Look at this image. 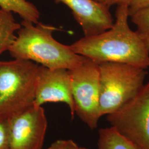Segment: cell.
Here are the masks:
<instances>
[{
	"instance_id": "cell-13",
	"label": "cell",
	"mask_w": 149,
	"mask_h": 149,
	"mask_svg": "<svg viewBox=\"0 0 149 149\" xmlns=\"http://www.w3.org/2000/svg\"><path fill=\"white\" fill-rule=\"evenodd\" d=\"M130 17L136 27V32L149 51V8L139 11Z\"/></svg>"
},
{
	"instance_id": "cell-15",
	"label": "cell",
	"mask_w": 149,
	"mask_h": 149,
	"mask_svg": "<svg viewBox=\"0 0 149 149\" xmlns=\"http://www.w3.org/2000/svg\"><path fill=\"white\" fill-rule=\"evenodd\" d=\"M149 8V0H129L128 12L129 17L139 11Z\"/></svg>"
},
{
	"instance_id": "cell-16",
	"label": "cell",
	"mask_w": 149,
	"mask_h": 149,
	"mask_svg": "<svg viewBox=\"0 0 149 149\" xmlns=\"http://www.w3.org/2000/svg\"><path fill=\"white\" fill-rule=\"evenodd\" d=\"M47 149H80V147L72 140H58Z\"/></svg>"
},
{
	"instance_id": "cell-18",
	"label": "cell",
	"mask_w": 149,
	"mask_h": 149,
	"mask_svg": "<svg viewBox=\"0 0 149 149\" xmlns=\"http://www.w3.org/2000/svg\"><path fill=\"white\" fill-rule=\"evenodd\" d=\"M80 149H90L88 148H80Z\"/></svg>"
},
{
	"instance_id": "cell-11",
	"label": "cell",
	"mask_w": 149,
	"mask_h": 149,
	"mask_svg": "<svg viewBox=\"0 0 149 149\" xmlns=\"http://www.w3.org/2000/svg\"><path fill=\"white\" fill-rule=\"evenodd\" d=\"M0 8L18 14L23 21L37 23L40 13L36 6L27 0H0Z\"/></svg>"
},
{
	"instance_id": "cell-10",
	"label": "cell",
	"mask_w": 149,
	"mask_h": 149,
	"mask_svg": "<svg viewBox=\"0 0 149 149\" xmlns=\"http://www.w3.org/2000/svg\"><path fill=\"white\" fill-rule=\"evenodd\" d=\"M21 27L12 12L0 8V55L10 48L16 40L15 33Z\"/></svg>"
},
{
	"instance_id": "cell-4",
	"label": "cell",
	"mask_w": 149,
	"mask_h": 149,
	"mask_svg": "<svg viewBox=\"0 0 149 149\" xmlns=\"http://www.w3.org/2000/svg\"><path fill=\"white\" fill-rule=\"evenodd\" d=\"M100 66L99 110L101 117L120 109L145 85L146 69L130 64L106 62Z\"/></svg>"
},
{
	"instance_id": "cell-12",
	"label": "cell",
	"mask_w": 149,
	"mask_h": 149,
	"mask_svg": "<svg viewBox=\"0 0 149 149\" xmlns=\"http://www.w3.org/2000/svg\"><path fill=\"white\" fill-rule=\"evenodd\" d=\"M98 136V149H138L111 126L101 129Z\"/></svg>"
},
{
	"instance_id": "cell-1",
	"label": "cell",
	"mask_w": 149,
	"mask_h": 149,
	"mask_svg": "<svg viewBox=\"0 0 149 149\" xmlns=\"http://www.w3.org/2000/svg\"><path fill=\"white\" fill-rule=\"evenodd\" d=\"M128 5V3L117 5L116 20L110 29L84 37L69 45L70 48L98 64L114 62L149 68V51L138 33L129 25Z\"/></svg>"
},
{
	"instance_id": "cell-3",
	"label": "cell",
	"mask_w": 149,
	"mask_h": 149,
	"mask_svg": "<svg viewBox=\"0 0 149 149\" xmlns=\"http://www.w3.org/2000/svg\"><path fill=\"white\" fill-rule=\"evenodd\" d=\"M38 66L26 60L0 61V119L8 120L34 104Z\"/></svg>"
},
{
	"instance_id": "cell-8",
	"label": "cell",
	"mask_w": 149,
	"mask_h": 149,
	"mask_svg": "<svg viewBox=\"0 0 149 149\" xmlns=\"http://www.w3.org/2000/svg\"><path fill=\"white\" fill-rule=\"evenodd\" d=\"M48 102L66 103L69 107L72 117H74V102L68 70L49 69L39 65L34 104L42 106Z\"/></svg>"
},
{
	"instance_id": "cell-6",
	"label": "cell",
	"mask_w": 149,
	"mask_h": 149,
	"mask_svg": "<svg viewBox=\"0 0 149 149\" xmlns=\"http://www.w3.org/2000/svg\"><path fill=\"white\" fill-rule=\"evenodd\" d=\"M111 126L138 149H149V81L116 112L107 115Z\"/></svg>"
},
{
	"instance_id": "cell-17",
	"label": "cell",
	"mask_w": 149,
	"mask_h": 149,
	"mask_svg": "<svg viewBox=\"0 0 149 149\" xmlns=\"http://www.w3.org/2000/svg\"><path fill=\"white\" fill-rule=\"evenodd\" d=\"M96 2L106 6L108 7H111L112 6L118 5L123 3H128L129 0H95Z\"/></svg>"
},
{
	"instance_id": "cell-14",
	"label": "cell",
	"mask_w": 149,
	"mask_h": 149,
	"mask_svg": "<svg viewBox=\"0 0 149 149\" xmlns=\"http://www.w3.org/2000/svg\"><path fill=\"white\" fill-rule=\"evenodd\" d=\"M0 149H10L8 120L0 119Z\"/></svg>"
},
{
	"instance_id": "cell-7",
	"label": "cell",
	"mask_w": 149,
	"mask_h": 149,
	"mask_svg": "<svg viewBox=\"0 0 149 149\" xmlns=\"http://www.w3.org/2000/svg\"><path fill=\"white\" fill-rule=\"evenodd\" d=\"M8 122L10 149H42L48 127L42 106L33 104Z\"/></svg>"
},
{
	"instance_id": "cell-9",
	"label": "cell",
	"mask_w": 149,
	"mask_h": 149,
	"mask_svg": "<svg viewBox=\"0 0 149 149\" xmlns=\"http://www.w3.org/2000/svg\"><path fill=\"white\" fill-rule=\"evenodd\" d=\"M55 1L64 3L71 10L75 20L82 28L84 37H91L105 32L114 24L109 7L95 0Z\"/></svg>"
},
{
	"instance_id": "cell-2",
	"label": "cell",
	"mask_w": 149,
	"mask_h": 149,
	"mask_svg": "<svg viewBox=\"0 0 149 149\" xmlns=\"http://www.w3.org/2000/svg\"><path fill=\"white\" fill-rule=\"evenodd\" d=\"M16 40L8 52L14 59L36 62L49 69H74L86 57L75 53L69 45L56 40L55 27L22 21Z\"/></svg>"
},
{
	"instance_id": "cell-5",
	"label": "cell",
	"mask_w": 149,
	"mask_h": 149,
	"mask_svg": "<svg viewBox=\"0 0 149 149\" xmlns=\"http://www.w3.org/2000/svg\"><path fill=\"white\" fill-rule=\"evenodd\" d=\"M68 71L74 113L90 129H96L101 118L99 110V64L86 58L79 65Z\"/></svg>"
}]
</instances>
